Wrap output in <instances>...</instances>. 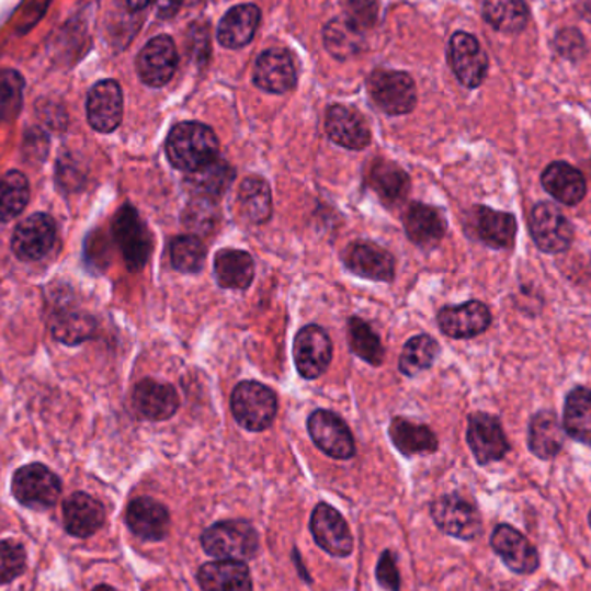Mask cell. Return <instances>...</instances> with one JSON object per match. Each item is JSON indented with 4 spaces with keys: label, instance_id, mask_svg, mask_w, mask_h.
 <instances>
[{
    "label": "cell",
    "instance_id": "obj_1",
    "mask_svg": "<svg viewBox=\"0 0 591 591\" xmlns=\"http://www.w3.org/2000/svg\"><path fill=\"white\" fill-rule=\"evenodd\" d=\"M168 161L180 172H197L218 158V139L215 132L197 122L179 123L168 134Z\"/></svg>",
    "mask_w": 591,
    "mask_h": 591
},
{
    "label": "cell",
    "instance_id": "obj_2",
    "mask_svg": "<svg viewBox=\"0 0 591 591\" xmlns=\"http://www.w3.org/2000/svg\"><path fill=\"white\" fill-rule=\"evenodd\" d=\"M204 552L218 560L254 559L260 548V538L251 522L242 519L221 521L201 534Z\"/></svg>",
    "mask_w": 591,
    "mask_h": 591
},
{
    "label": "cell",
    "instance_id": "obj_3",
    "mask_svg": "<svg viewBox=\"0 0 591 591\" xmlns=\"http://www.w3.org/2000/svg\"><path fill=\"white\" fill-rule=\"evenodd\" d=\"M232 413L237 424L251 433H261L272 425L277 416V396L265 384L242 380L234 389Z\"/></svg>",
    "mask_w": 591,
    "mask_h": 591
},
{
    "label": "cell",
    "instance_id": "obj_4",
    "mask_svg": "<svg viewBox=\"0 0 591 591\" xmlns=\"http://www.w3.org/2000/svg\"><path fill=\"white\" fill-rule=\"evenodd\" d=\"M527 229L534 245L543 253H566L575 241V227L571 220L550 201L534 204L527 217Z\"/></svg>",
    "mask_w": 591,
    "mask_h": 591
},
{
    "label": "cell",
    "instance_id": "obj_5",
    "mask_svg": "<svg viewBox=\"0 0 591 591\" xmlns=\"http://www.w3.org/2000/svg\"><path fill=\"white\" fill-rule=\"evenodd\" d=\"M368 92L375 106L388 115H407L417 104L416 83L404 71H374L368 78Z\"/></svg>",
    "mask_w": 591,
    "mask_h": 591
},
{
    "label": "cell",
    "instance_id": "obj_6",
    "mask_svg": "<svg viewBox=\"0 0 591 591\" xmlns=\"http://www.w3.org/2000/svg\"><path fill=\"white\" fill-rule=\"evenodd\" d=\"M13 495L29 509H49L61 495V479L45 465H25L14 474Z\"/></svg>",
    "mask_w": 591,
    "mask_h": 591
},
{
    "label": "cell",
    "instance_id": "obj_7",
    "mask_svg": "<svg viewBox=\"0 0 591 591\" xmlns=\"http://www.w3.org/2000/svg\"><path fill=\"white\" fill-rule=\"evenodd\" d=\"M434 524L453 538L476 539L482 531L481 515L473 502L461 495H445L431 505Z\"/></svg>",
    "mask_w": 591,
    "mask_h": 591
},
{
    "label": "cell",
    "instance_id": "obj_8",
    "mask_svg": "<svg viewBox=\"0 0 591 591\" xmlns=\"http://www.w3.org/2000/svg\"><path fill=\"white\" fill-rule=\"evenodd\" d=\"M113 234L128 270L132 272L143 270L151 257L152 237L146 224L140 220L139 213L132 206H123L113 224Z\"/></svg>",
    "mask_w": 591,
    "mask_h": 591
},
{
    "label": "cell",
    "instance_id": "obj_9",
    "mask_svg": "<svg viewBox=\"0 0 591 591\" xmlns=\"http://www.w3.org/2000/svg\"><path fill=\"white\" fill-rule=\"evenodd\" d=\"M308 433L318 450L336 461L355 457V440L341 417L329 410H315L308 417Z\"/></svg>",
    "mask_w": 591,
    "mask_h": 591
},
{
    "label": "cell",
    "instance_id": "obj_10",
    "mask_svg": "<svg viewBox=\"0 0 591 591\" xmlns=\"http://www.w3.org/2000/svg\"><path fill=\"white\" fill-rule=\"evenodd\" d=\"M467 443L473 450L477 464L481 465L502 461L510 452V443L507 440L505 431H503L502 422L491 413L476 412L469 417Z\"/></svg>",
    "mask_w": 591,
    "mask_h": 591
},
{
    "label": "cell",
    "instance_id": "obj_11",
    "mask_svg": "<svg viewBox=\"0 0 591 591\" xmlns=\"http://www.w3.org/2000/svg\"><path fill=\"white\" fill-rule=\"evenodd\" d=\"M294 362L305 379H318L332 362L331 338L322 327L306 326L294 339Z\"/></svg>",
    "mask_w": 591,
    "mask_h": 591
},
{
    "label": "cell",
    "instance_id": "obj_12",
    "mask_svg": "<svg viewBox=\"0 0 591 591\" xmlns=\"http://www.w3.org/2000/svg\"><path fill=\"white\" fill-rule=\"evenodd\" d=\"M310 530L318 547L332 557H348L353 552V536L348 522L329 503H318L315 507Z\"/></svg>",
    "mask_w": 591,
    "mask_h": 591
},
{
    "label": "cell",
    "instance_id": "obj_13",
    "mask_svg": "<svg viewBox=\"0 0 591 591\" xmlns=\"http://www.w3.org/2000/svg\"><path fill=\"white\" fill-rule=\"evenodd\" d=\"M179 65L175 42L168 35H159L144 45L137 58L140 80L149 87H163L172 80Z\"/></svg>",
    "mask_w": 591,
    "mask_h": 591
},
{
    "label": "cell",
    "instance_id": "obj_14",
    "mask_svg": "<svg viewBox=\"0 0 591 591\" xmlns=\"http://www.w3.org/2000/svg\"><path fill=\"white\" fill-rule=\"evenodd\" d=\"M56 242V224L45 213H35L14 230L13 251L20 260L38 261L50 253Z\"/></svg>",
    "mask_w": 591,
    "mask_h": 591
},
{
    "label": "cell",
    "instance_id": "obj_15",
    "mask_svg": "<svg viewBox=\"0 0 591 591\" xmlns=\"http://www.w3.org/2000/svg\"><path fill=\"white\" fill-rule=\"evenodd\" d=\"M450 62L462 86L476 89L485 82L488 58L470 33L457 32L450 41Z\"/></svg>",
    "mask_w": 591,
    "mask_h": 591
},
{
    "label": "cell",
    "instance_id": "obj_16",
    "mask_svg": "<svg viewBox=\"0 0 591 591\" xmlns=\"http://www.w3.org/2000/svg\"><path fill=\"white\" fill-rule=\"evenodd\" d=\"M491 311L485 303L467 302L464 305L445 306L437 314V323L443 334L453 339H470L488 331Z\"/></svg>",
    "mask_w": 591,
    "mask_h": 591
},
{
    "label": "cell",
    "instance_id": "obj_17",
    "mask_svg": "<svg viewBox=\"0 0 591 591\" xmlns=\"http://www.w3.org/2000/svg\"><path fill=\"white\" fill-rule=\"evenodd\" d=\"M491 548L503 560L510 571L518 575H533L539 566L536 548L524 534L509 524H500L491 536Z\"/></svg>",
    "mask_w": 591,
    "mask_h": 591
},
{
    "label": "cell",
    "instance_id": "obj_18",
    "mask_svg": "<svg viewBox=\"0 0 591 591\" xmlns=\"http://www.w3.org/2000/svg\"><path fill=\"white\" fill-rule=\"evenodd\" d=\"M87 118L90 127L101 134H110L120 127L123 118V94L115 80H102L90 89Z\"/></svg>",
    "mask_w": 591,
    "mask_h": 591
},
{
    "label": "cell",
    "instance_id": "obj_19",
    "mask_svg": "<svg viewBox=\"0 0 591 591\" xmlns=\"http://www.w3.org/2000/svg\"><path fill=\"white\" fill-rule=\"evenodd\" d=\"M348 270L362 279L391 282L395 279V258L374 242H355L344 253Z\"/></svg>",
    "mask_w": 591,
    "mask_h": 591
},
{
    "label": "cell",
    "instance_id": "obj_20",
    "mask_svg": "<svg viewBox=\"0 0 591 591\" xmlns=\"http://www.w3.org/2000/svg\"><path fill=\"white\" fill-rule=\"evenodd\" d=\"M127 524L135 536L146 542H161L170 533V512L155 498H135L127 509Z\"/></svg>",
    "mask_w": 591,
    "mask_h": 591
},
{
    "label": "cell",
    "instance_id": "obj_21",
    "mask_svg": "<svg viewBox=\"0 0 591 591\" xmlns=\"http://www.w3.org/2000/svg\"><path fill=\"white\" fill-rule=\"evenodd\" d=\"M254 83L270 94H286L296 86V68L291 54L282 49H270L257 59Z\"/></svg>",
    "mask_w": 591,
    "mask_h": 591
},
{
    "label": "cell",
    "instance_id": "obj_22",
    "mask_svg": "<svg viewBox=\"0 0 591 591\" xmlns=\"http://www.w3.org/2000/svg\"><path fill=\"white\" fill-rule=\"evenodd\" d=\"M326 128L332 143L351 151H362L371 144L367 122L353 107L332 106L327 111Z\"/></svg>",
    "mask_w": 591,
    "mask_h": 591
},
{
    "label": "cell",
    "instance_id": "obj_23",
    "mask_svg": "<svg viewBox=\"0 0 591 591\" xmlns=\"http://www.w3.org/2000/svg\"><path fill=\"white\" fill-rule=\"evenodd\" d=\"M473 229L482 245L493 249H509L514 246L518 236V218L512 213L476 206L473 209Z\"/></svg>",
    "mask_w": 591,
    "mask_h": 591
},
{
    "label": "cell",
    "instance_id": "obj_24",
    "mask_svg": "<svg viewBox=\"0 0 591 591\" xmlns=\"http://www.w3.org/2000/svg\"><path fill=\"white\" fill-rule=\"evenodd\" d=\"M62 519H65L66 531L71 536L89 538L104 526L106 510L94 497L78 491L66 498L62 505Z\"/></svg>",
    "mask_w": 591,
    "mask_h": 591
},
{
    "label": "cell",
    "instance_id": "obj_25",
    "mask_svg": "<svg viewBox=\"0 0 591 591\" xmlns=\"http://www.w3.org/2000/svg\"><path fill=\"white\" fill-rule=\"evenodd\" d=\"M134 407L147 420H168L180 407L179 393L172 384L155 379L140 380L134 389Z\"/></svg>",
    "mask_w": 591,
    "mask_h": 591
},
{
    "label": "cell",
    "instance_id": "obj_26",
    "mask_svg": "<svg viewBox=\"0 0 591 591\" xmlns=\"http://www.w3.org/2000/svg\"><path fill=\"white\" fill-rule=\"evenodd\" d=\"M542 185L555 201L576 206L587 197L588 184L583 173L566 161H554L542 173Z\"/></svg>",
    "mask_w": 591,
    "mask_h": 591
},
{
    "label": "cell",
    "instance_id": "obj_27",
    "mask_svg": "<svg viewBox=\"0 0 591 591\" xmlns=\"http://www.w3.org/2000/svg\"><path fill=\"white\" fill-rule=\"evenodd\" d=\"M404 224L408 239L420 248H434L446 234L443 213L429 204H410L405 213Z\"/></svg>",
    "mask_w": 591,
    "mask_h": 591
},
{
    "label": "cell",
    "instance_id": "obj_28",
    "mask_svg": "<svg viewBox=\"0 0 591 591\" xmlns=\"http://www.w3.org/2000/svg\"><path fill=\"white\" fill-rule=\"evenodd\" d=\"M203 591H253V579L242 560H217L204 564L197 572Z\"/></svg>",
    "mask_w": 591,
    "mask_h": 591
},
{
    "label": "cell",
    "instance_id": "obj_29",
    "mask_svg": "<svg viewBox=\"0 0 591 591\" xmlns=\"http://www.w3.org/2000/svg\"><path fill=\"white\" fill-rule=\"evenodd\" d=\"M566 441V429L557 413L552 410H542L531 417L527 429V445L531 452L542 461L557 457Z\"/></svg>",
    "mask_w": 591,
    "mask_h": 591
},
{
    "label": "cell",
    "instance_id": "obj_30",
    "mask_svg": "<svg viewBox=\"0 0 591 591\" xmlns=\"http://www.w3.org/2000/svg\"><path fill=\"white\" fill-rule=\"evenodd\" d=\"M236 179V170L224 159L217 158L197 172L187 173L184 184L196 197L217 201L229 191Z\"/></svg>",
    "mask_w": 591,
    "mask_h": 591
},
{
    "label": "cell",
    "instance_id": "obj_31",
    "mask_svg": "<svg viewBox=\"0 0 591 591\" xmlns=\"http://www.w3.org/2000/svg\"><path fill=\"white\" fill-rule=\"evenodd\" d=\"M260 9L253 4H242L230 9L218 26V41L227 49H241L253 41L260 25Z\"/></svg>",
    "mask_w": 591,
    "mask_h": 591
},
{
    "label": "cell",
    "instance_id": "obj_32",
    "mask_svg": "<svg viewBox=\"0 0 591 591\" xmlns=\"http://www.w3.org/2000/svg\"><path fill=\"white\" fill-rule=\"evenodd\" d=\"M215 279L224 289H248L254 279V260L239 249H221L215 254Z\"/></svg>",
    "mask_w": 591,
    "mask_h": 591
},
{
    "label": "cell",
    "instance_id": "obj_33",
    "mask_svg": "<svg viewBox=\"0 0 591 591\" xmlns=\"http://www.w3.org/2000/svg\"><path fill=\"white\" fill-rule=\"evenodd\" d=\"M368 184L388 206L404 203L410 192V179L400 167L386 159H377L368 173Z\"/></svg>",
    "mask_w": 591,
    "mask_h": 591
},
{
    "label": "cell",
    "instance_id": "obj_34",
    "mask_svg": "<svg viewBox=\"0 0 591 591\" xmlns=\"http://www.w3.org/2000/svg\"><path fill=\"white\" fill-rule=\"evenodd\" d=\"M393 445L404 453L405 457H413L420 453H434L437 450L436 434L424 424H416L412 420L396 417L389 428Z\"/></svg>",
    "mask_w": 591,
    "mask_h": 591
},
{
    "label": "cell",
    "instance_id": "obj_35",
    "mask_svg": "<svg viewBox=\"0 0 591 591\" xmlns=\"http://www.w3.org/2000/svg\"><path fill=\"white\" fill-rule=\"evenodd\" d=\"M562 425L572 440L591 445V388L579 386L567 395Z\"/></svg>",
    "mask_w": 591,
    "mask_h": 591
},
{
    "label": "cell",
    "instance_id": "obj_36",
    "mask_svg": "<svg viewBox=\"0 0 591 591\" xmlns=\"http://www.w3.org/2000/svg\"><path fill=\"white\" fill-rule=\"evenodd\" d=\"M237 206L242 217L251 224H265L272 217V191L261 177L242 180L237 192Z\"/></svg>",
    "mask_w": 591,
    "mask_h": 591
},
{
    "label": "cell",
    "instance_id": "obj_37",
    "mask_svg": "<svg viewBox=\"0 0 591 591\" xmlns=\"http://www.w3.org/2000/svg\"><path fill=\"white\" fill-rule=\"evenodd\" d=\"M485 20L502 33H521L526 29L530 13L524 0H486Z\"/></svg>",
    "mask_w": 591,
    "mask_h": 591
},
{
    "label": "cell",
    "instance_id": "obj_38",
    "mask_svg": "<svg viewBox=\"0 0 591 591\" xmlns=\"http://www.w3.org/2000/svg\"><path fill=\"white\" fill-rule=\"evenodd\" d=\"M437 355H440V344H437L436 339L428 334L413 336L401 351V374L413 377L420 372L428 371V368L433 367Z\"/></svg>",
    "mask_w": 591,
    "mask_h": 591
},
{
    "label": "cell",
    "instance_id": "obj_39",
    "mask_svg": "<svg viewBox=\"0 0 591 591\" xmlns=\"http://www.w3.org/2000/svg\"><path fill=\"white\" fill-rule=\"evenodd\" d=\"M30 197L29 180L21 172L5 173L0 180V224L13 220L26 208Z\"/></svg>",
    "mask_w": 591,
    "mask_h": 591
},
{
    "label": "cell",
    "instance_id": "obj_40",
    "mask_svg": "<svg viewBox=\"0 0 591 591\" xmlns=\"http://www.w3.org/2000/svg\"><path fill=\"white\" fill-rule=\"evenodd\" d=\"M348 338L350 346L360 359L371 363L374 367H379L384 362V348L379 336L362 318L353 317L348 322Z\"/></svg>",
    "mask_w": 591,
    "mask_h": 591
},
{
    "label": "cell",
    "instance_id": "obj_41",
    "mask_svg": "<svg viewBox=\"0 0 591 591\" xmlns=\"http://www.w3.org/2000/svg\"><path fill=\"white\" fill-rule=\"evenodd\" d=\"M208 257L206 246L197 236H179L170 245V260L173 269L182 274H197Z\"/></svg>",
    "mask_w": 591,
    "mask_h": 591
},
{
    "label": "cell",
    "instance_id": "obj_42",
    "mask_svg": "<svg viewBox=\"0 0 591 591\" xmlns=\"http://www.w3.org/2000/svg\"><path fill=\"white\" fill-rule=\"evenodd\" d=\"M362 33L355 25H351L346 18L334 20L326 26L323 41L327 49L334 54L336 58H346L355 54L362 44Z\"/></svg>",
    "mask_w": 591,
    "mask_h": 591
},
{
    "label": "cell",
    "instance_id": "obj_43",
    "mask_svg": "<svg viewBox=\"0 0 591 591\" xmlns=\"http://www.w3.org/2000/svg\"><path fill=\"white\" fill-rule=\"evenodd\" d=\"M95 322L89 315L65 314L54 322V338L65 344H78L94 334Z\"/></svg>",
    "mask_w": 591,
    "mask_h": 591
},
{
    "label": "cell",
    "instance_id": "obj_44",
    "mask_svg": "<svg viewBox=\"0 0 591 591\" xmlns=\"http://www.w3.org/2000/svg\"><path fill=\"white\" fill-rule=\"evenodd\" d=\"M23 90L25 80L18 71H0V120H11L20 113Z\"/></svg>",
    "mask_w": 591,
    "mask_h": 591
},
{
    "label": "cell",
    "instance_id": "obj_45",
    "mask_svg": "<svg viewBox=\"0 0 591 591\" xmlns=\"http://www.w3.org/2000/svg\"><path fill=\"white\" fill-rule=\"evenodd\" d=\"M218 209L213 201L196 197L189 204L182 215V221L187 225V229L194 234L212 232L213 227L217 224Z\"/></svg>",
    "mask_w": 591,
    "mask_h": 591
},
{
    "label": "cell",
    "instance_id": "obj_46",
    "mask_svg": "<svg viewBox=\"0 0 591 591\" xmlns=\"http://www.w3.org/2000/svg\"><path fill=\"white\" fill-rule=\"evenodd\" d=\"M26 569V552L13 539L0 542V584L11 583Z\"/></svg>",
    "mask_w": 591,
    "mask_h": 591
},
{
    "label": "cell",
    "instance_id": "obj_47",
    "mask_svg": "<svg viewBox=\"0 0 591 591\" xmlns=\"http://www.w3.org/2000/svg\"><path fill=\"white\" fill-rule=\"evenodd\" d=\"M375 576H377V583L384 590L400 591V569H398V564H396V555L391 550H384L383 555H380L377 569H375Z\"/></svg>",
    "mask_w": 591,
    "mask_h": 591
},
{
    "label": "cell",
    "instance_id": "obj_48",
    "mask_svg": "<svg viewBox=\"0 0 591 591\" xmlns=\"http://www.w3.org/2000/svg\"><path fill=\"white\" fill-rule=\"evenodd\" d=\"M344 18L355 25L360 32L374 25L377 18V4L375 0H348Z\"/></svg>",
    "mask_w": 591,
    "mask_h": 591
},
{
    "label": "cell",
    "instance_id": "obj_49",
    "mask_svg": "<svg viewBox=\"0 0 591 591\" xmlns=\"http://www.w3.org/2000/svg\"><path fill=\"white\" fill-rule=\"evenodd\" d=\"M184 0H158V13L161 18H170L179 11Z\"/></svg>",
    "mask_w": 591,
    "mask_h": 591
},
{
    "label": "cell",
    "instance_id": "obj_50",
    "mask_svg": "<svg viewBox=\"0 0 591 591\" xmlns=\"http://www.w3.org/2000/svg\"><path fill=\"white\" fill-rule=\"evenodd\" d=\"M127 4L132 11H140V9L147 8V5L151 4V0H127Z\"/></svg>",
    "mask_w": 591,
    "mask_h": 591
},
{
    "label": "cell",
    "instance_id": "obj_51",
    "mask_svg": "<svg viewBox=\"0 0 591 591\" xmlns=\"http://www.w3.org/2000/svg\"><path fill=\"white\" fill-rule=\"evenodd\" d=\"M293 557L294 559L298 560V569H299V572H302L303 578H305V581H310L311 583V576L308 575V572H306L305 569H303V564H302V560H299V554H298V550H296V548H294Z\"/></svg>",
    "mask_w": 591,
    "mask_h": 591
},
{
    "label": "cell",
    "instance_id": "obj_52",
    "mask_svg": "<svg viewBox=\"0 0 591 591\" xmlns=\"http://www.w3.org/2000/svg\"><path fill=\"white\" fill-rule=\"evenodd\" d=\"M92 591H116L115 588L107 587V584H101V587L94 588Z\"/></svg>",
    "mask_w": 591,
    "mask_h": 591
},
{
    "label": "cell",
    "instance_id": "obj_53",
    "mask_svg": "<svg viewBox=\"0 0 591 591\" xmlns=\"http://www.w3.org/2000/svg\"><path fill=\"white\" fill-rule=\"evenodd\" d=\"M590 526H591V512H590Z\"/></svg>",
    "mask_w": 591,
    "mask_h": 591
}]
</instances>
